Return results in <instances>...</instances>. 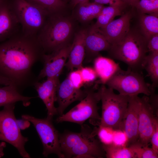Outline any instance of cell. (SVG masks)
Instances as JSON below:
<instances>
[{
	"instance_id": "cell-1",
	"label": "cell",
	"mask_w": 158,
	"mask_h": 158,
	"mask_svg": "<svg viewBox=\"0 0 158 158\" xmlns=\"http://www.w3.org/2000/svg\"><path fill=\"white\" fill-rule=\"evenodd\" d=\"M44 53L37 38L21 31L0 42V74L20 90L38 81L32 71Z\"/></svg>"
},
{
	"instance_id": "cell-2",
	"label": "cell",
	"mask_w": 158,
	"mask_h": 158,
	"mask_svg": "<svg viewBox=\"0 0 158 158\" xmlns=\"http://www.w3.org/2000/svg\"><path fill=\"white\" fill-rule=\"evenodd\" d=\"M79 133L66 131L59 134L62 152L65 158H98L105 157L100 141L87 125H81Z\"/></svg>"
},
{
	"instance_id": "cell-3",
	"label": "cell",
	"mask_w": 158,
	"mask_h": 158,
	"mask_svg": "<svg viewBox=\"0 0 158 158\" xmlns=\"http://www.w3.org/2000/svg\"><path fill=\"white\" fill-rule=\"evenodd\" d=\"M147 40L140 30L131 29L108 51L112 59L123 61L133 70L141 73L148 52Z\"/></svg>"
},
{
	"instance_id": "cell-4",
	"label": "cell",
	"mask_w": 158,
	"mask_h": 158,
	"mask_svg": "<svg viewBox=\"0 0 158 158\" xmlns=\"http://www.w3.org/2000/svg\"><path fill=\"white\" fill-rule=\"evenodd\" d=\"M73 24L69 18L61 13L49 15L37 39L44 53H50L69 44Z\"/></svg>"
},
{
	"instance_id": "cell-5",
	"label": "cell",
	"mask_w": 158,
	"mask_h": 158,
	"mask_svg": "<svg viewBox=\"0 0 158 158\" xmlns=\"http://www.w3.org/2000/svg\"><path fill=\"white\" fill-rule=\"evenodd\" d=\"M97 92L101 101L102 114L97 126L119 129L126 111L130 97L115 94L114 90L102 84Z\"/></svg>"
},
{
	"instance_id": "cell-6",
	"label": "cell",
	"mask_w": 158,
	"mask_h": 158,
	"mask_svg": "<svg viewBox=\"0 0 158 158\" xmlns=\"http://www.w3.org/2000/svg\"><path fill=\"white\" fill-rule=\"evenodd\" d=\"M13 8L25 35L37 38L49 15L44 10L26 0H11Z\"/></svg>"
},
{
	"instance_id": "cell-7",
	"label": "cell",
	"mask_w": 158,
	"mask_h": 158,
	"mask_svg": "<svg viewBox=\"0 0 158 158\" xmlns=\"http://www.w3.org/2000/svg\"><path fill=\"white\" fill-rule=\"evenodd\" d=\"M105 85L120 94L129 96L140 94L149 96L151 93V84L145 82L141 73L129 68L126 71L120 68Z\"/></svg>"
},
{
	"instance_id": "cell-8",
	"label": "cell",
	"mask_w": 158,
	"mask_h": 158,
	"mask_svg": "<svg viewBox=\"0 0 158 158\" xmlns=\"http://www.w3.org/2000/svg\"><path fill=\"white\" fill-rule=\"evenodd\" d=\"M15 105H7L0 111V140L13 146L23 158H30L25 147L28 139L22 135L18 126L14 113Z\"/></svg>"
},
{
	"instance_id": "cell-9",
	"label": "cell",
	"mask_w": 158,
	"mask_h": 158,
	"mask_svg": "<svg viewBox=\"0 0 158 158\" xmlns=\"http://www.w3.org/2000/svg\"><path fill=\"white\" fill-rule=\"evenodd\" d=\"M95 87L88 90L86 96L80 102L65 114L57 117V123L69 122L82 125L87 119L91 123L97 125L101 117L98 112L97 104L100 101Z\"/></svg>"
},
{
	"instance_id": "cell-10",
	"label": "cell",
	"mask_w": 158,
	"mask_h": 158,
	"mask_svg": "<svg viewBox=\"0 0 158 158\" xmlns=\"http://www.w3.org/2000/svg\"><path fill=\"white\" fill-rule=\"evenodd\" d=\"M22 118L31 122L35 128L43 145L44 157L53 154L59 158H65L60 147L59 133L54 127L52 119L37 118L28 114L22 115Z\"/></svg>"
},
{
	"instance_id": "cell-11",
	"label": "cell",
	"mask_w": 158,
	"mask_h": 158,
	"mask_svg": "<svg viewBox=\"0 0 158 158\" xmlns=\"http://www.w3.org/2000/svg\"><path fill=\"white\" fill-rule=\"evenodd\" d=\"M72 47L69 44L50 53L43 54V67L37 77L39 80L45 77H59L65 66Z\"/></svg>"
},
{
	"instance_id": "cell-12",
	"label": "cell",
	"mask_w": 158,
	"mask_h": 158,
	"mask_svg": "<svg viewBox=\"0 0 158 158\" xmlns=\"http://www.w3.org/2000/svg\"><path fill=\"white\" fill-rule=\"evenodd\" d=\"M156 116L149 100V96L144 95L139 98L138 139L137 141L144 146H148L153 131Z\"/></svg>"
},
{
	"instance_id": "cell-13",
	"label": "cell",
	"mask_w": 158,
	"mask_h": 158,
	"mask_svg": "<svg viewBox=\"0 0 158 158\" xmlns=\"http://www.w3.org/2000/svg\"><path fill=\"white\" fill-rule=\"evenodd\" d=\"M21 31L11 0H0V42Z\"/></svg>"
},
{
	"instance_id": "cell-14",
	"label": "cell",
	"mask_w": 158,
	"mask_h": 158,
	"mask_svg": "<svg viewBox=\"0 0 158 158\" xmlns=\"http://www.w3.org/2000/svg\"><path fill=\"white\" fill-rule=\"evenodd\" d=\"M139 98L138 95L130 97L126 111L119 128L127 134L128 147L137 141L138 139Z\"/></svg>"
},
{
	"instance_id": "cell-15",
	"label": "cell",
	"mask_w": 158,
	"mask_h": 158,
	"mask_svg": "<svg viewBox=\"0 0 158 158\" xmlns=\"http://www.w3.org/2000/svg\"><path fill=\"white\" fill-rule=\"evenodd\" d=\"M59 83V77H55L47 78L42 83L37 81L33 85L38 97L46 106L47 111V118L50 119L57 114L54 103L56 101L57 90Z\"/></svg>"
},
{
	"instance_id": "cell-16",
	"label": "cell",
	"mask_w": 158,
	"mask_h": 158,
	"mask_svg": "<svg viewBox=\"0 0 158 158\" xmlns=\"http://www.w3.org/2000/svg\"><path fill=\"white\" fill-rule=\"evenodd\" d=\"M88 91L75 88L68 77L59 83L56 91V101L58 104L56 108L57 114L59 116L62 115L71 104L83 99L86 96Z\"/></svg>"
},
{
	"instance_id": "cell-17",
	"label": "cell",
	"mask_w": 158,
	"mask_h": 158,
	"mask_svg": "<svg viewBox=\"0 0 158 158\" xmlns=\"http://www.w3.org/2000/svg\"><path fill=\"white\" fill-rule=\"evenodd\" d=\"M130 12H127L119 18L113 20L99 30L111 45L122 40L129 31L130 21L132 18Z\"/></svg>"
},
{
	"instance_id": "cell-18",
	"label": "cell",
	"mask_w": 158,
	"mask_h": 158,
	"mask_svg": "<svg viewBox=\"0 0 158 158\" xmlns=\"http://www.w3.org/2000/svg\"><path fill=\"white\" fill-rule=\"evenodd\" d=\"M85 43V52L89 61L98 56L99 52L108 51L111 46L99 29L91 27L87 29Z\"/></svg>"
},
{
	"instance_id": "cell-19",
	"label": "cell",
	"mask_w": 158,
	"mask_h": 158,
	"mask_svg": "<svg viewBox=\"0 0 158 158\" xmlns=\"http://www.w3.org/2000/svg\"><path fill=\"white\" fill-rule=\"evenodd\" d=\"M87 29H81L75 35L72 47L65 66L72 71L74 68L80 69L85 54V40Z\"/></svg>"
},
{
	"instance_id": "cell-20",
	"label": "cell",
	"mask_w": 158,
	"mask_h": 158,
	"mask_svg": "<svg viewBox=\"0 0 158 158\" xmlns=\"http://www.w3.org/2000/svg\"><path fill=\"white\" fill-rule=\"evenodd\" d=\"M94 69L99 79L97 80L95 85H105L107 82L118 70L120 67L119 64L112 59L98 56L94 62Z\"/></svg>"
},
{
	"instance_id": "cell-21",
	"label": "cell",
	"mask_w": 158,
	"mask_h": 158,
	"mask_svg": "<svg viewBox=\"0 0 158 158\" xmlns=\"http://www.w3.org/2000/svg\"><path fill=\"white\" fill-rule=\"evenodd\" d=\"M33 98L23 95L21 90L13 84L0 87V107L18 102H22L24 106L27 107L30 104L31 99Z\"/></svg>"
},
{
	"instance_id": "cell-22",
	"label": "cell",
	"mask_w": 158,
	"mask_h": 158,
	"mask_svg": "<svg viewBox=\"0 0 158 158\" xmlns=\"http://www.w3.org/2000/svg\"><path fill=\"white\" fill-rule=\"evenodd\" d=\"M104 6L94 2H90L89 0L81 2L75 7V17L81 22H89L96 18Z\"/></svg>"
},
{
	"instance_id": "cell-23",
	"label": "cell",
	"mask_w": 158,
	"mask_h": 158,
	"mask_svg": "<svg viewBox=\"0 0 158 158\" xmlns=\"http://www.w3.org/2000/svg\"><path fill=\"white\" fill-rule=\"evenodd\" d=\"M125 6H104L96 18V23L91 27L96 29L104 27L113 20L115 17L122 14Z\"/></svg>"
},
{
	"instance_id": "cell-24",
	"label": "cell",
	"mask_w": 158,
	"mask_h": 158,
	"mask_svg": "<svg viewBox=\"0 0 158 158\" xmlns=\"http://www.w3.org/2000/svg\"><path fill=\"white\" fill-rule=\"evenodd\" d=\"M139 23L140 30L147 40L152 36L158 34V15L140 13Z\"/></svg>"
},
{
	"instance_id": "cell-25",
	"label": "cell",
	"mask_w": 158,
	"mask_h": 158,
	"mask_svg": "<svg viewBox=\"0 0 158 158\" xmlns=\"http://www.w3.org/2000/svg\"><path fill=\"white\" fill-rule=\"evenodd\" d=\"M143 69L147 73L152 84V87L155 89L158 86V53H150L145 57Z\"/></svg>"
},
{
	"instance_id": "cell-26",
	"label": "cell",
	"mask_w": 158,
	"mask_h": 158,
	"mask_svg": "<svg viewBox=\"0 0 158 158\" xmlns=\"http://www.w3.org/2000/svg\"><path fill=\"white\" fill-rule=\"evenodd\" d=\"M43 9L49 15L61 13L66 7V2L62 0H26Z\"/></svg>"
},
{
	"instance_id": "cell-27",
	"label": "cell",
	"mask_w": 158,
	"mask_h": 158,
	"mask_svg": "<svg viewBox=\"0 0 158 158\" xmlns=\"http://www.w3.org/2000/svg\"><path fill=\"white\" fill-rule=\"evenodd\" d=\"M102 145L107 158H136L134 153L129 146H118L112 144Z\"/></svg>"
},
{
	"instance_id": "cell-28",
	"label": "cell",
	"mask_w": 158,
	"mask_h": 158,
	"mask_svg": "<svg viewBox=\"0 0 158 158\" xmlns=\"http://www.w3.org/2000/svg\"><path fill=\"white\" fill-rule=\"evenodd\" d=\"M135 154L136 158H157L158 153L148 146H144L138 142L129 146Z\"/></svg>"
},
{
	"instance_id": "cell-29",
	"label": "cell",
	"mask_w": 158,
	"mask_h": 158,
	"mask_svg": "<svg viewBox=\"0 0 158 158\" xmlns=\"http://www.w3.org/2000/svg\"><path fill=\"white\" fill-rule=\"evenodd\" d=\"M114 130L111 127L99 126L98 127H95L93 130L101 143L108 145L112 143Z\"/></svg>"
},
{
	"instance_id": "cell-30",
	"label": "cell",
	"mask_w": 158,
	"mask_h": 158,
	"mask_svg": "<svg viewBox=\"0 0 158 158\" xmlns=\"http://www.w3.org/2000/svg\"><path fill=\"white\" fill-rule=\"evenodd\" d=\"M135 7L141 13L158 14V0H139Z\"/></svg>"
},
{
	"instance_id": "cell-31",
	"label": "cell",
	"mask_w": 158,
	"mask_h": 158,
	"mask_svg": "<svg viewBox=\"0 0 158 158\" xmlns=\"http://www.w3.org/2000/svg\"><path fill=\"white\" fill-rule=\"evenodd\" d=\"M128 136L123 130L117 129L114 130L112 144L120 147H128Z\"/></svg>"
},
{
	"instance_id": "cell-32",
	"label": "cell",
	"mask_w": 158,
	"mask_h": 158,
	"mask_svg": "<svg viewBox=\"0 0 158 158\" xmlns=\"http://www.w3.org/2000/svg\"><path fill=\"white\" fill-rule=\"evenodd\" d=\"M79 69L84 83H95L98 77L94 68L89 67H82Z\"/></svg>"
},
{
	"instance_id": "cell-33",
	"label": "cell",
	"mask_w": 158,
	"mask_h": 158,
	"mask_svg": "<svg viewBox=\"0 0 158 158\" xmlns=\"http://www.w3.org/2000/svg\"><path fill=\"white\" fill-rule=\"evenodd\" d=\"M68 78L73 86L77 89H80L84 83L80 69L71 72Z\"/></svg>"
},
{
	"instance_id": "cell-34",
	"label": "cell",
	"mask_w": 158,
	"mask_h": 158,
	"mask_svg": "<svg viewBox=\"0 0 158 158\" xmlns=\"http://www.w3.org/2000/svg\"><path fill=\"white\" fill-rule=\"evenodd\" d=\"M152 148L158 153V119L156 117L154 120V127L153 132L150 138Z\"/></svg>"
},
{
	"instance_id": "cell-35",
	"label": "cell",
	"mask_w": 158,
	"mask_h": 158,
	"mask_svg": "<svg viewBox=\"0 0 158 158\" xmlns=\"http://www.w3.org/2000/svg\"><path fill=\"white\" fill-rule=\"evenodd\" d=\"M148 52L150 53H158V34L150 37L147 41Z\"/></svg>"
},
{
	"instance_id": "cell-36",
	"label": "cell",
	"mask_w": 158,
	"mask_h": 158,
	"mask_svg": "<svg viewBox=\"0 0 158 158\" xmlns=\"http://www.w3.org/2000/svg\"><path fill=\"white\" fill-rule=\"evenodd\" d=\"M149 97L150 103L152 107L155 115L158 117V95L155 93V89L151 88V93Z\"/></svg>"
},
{
	"instance_id": "cell-37",
	"label": "cell",
	"mask_w": 158,
	"mask_h": 158,
	"mask_svg": "<svg viewBox=\"0 0 158 158\" xmlns=\"http://www.w3.org/2000/svg\"><path fill=\"white\" fill-rule=\"evenodd\" d=\"M93 2L101 4H109V6H123L126 5L121 0H93Z\"/></svg>"
},
{
	"instance_id": "cell-38",
	"label": "cell",
	"mask_w": 158,
	"mask_h": 158,
	"mask_svg": "<svg viewBox=\"0 0 158 158\" xmlns=\"http://www.w3.org/2000/svg\"><path fill=\"white\" fill-rule=\"evenodd\" d=\"M18 126L20 130H24L28 128L30 125V122L22 118L17 119Z\"/></svg>"
},
{
	"instance_id": "cell-39",
	"label": "cell",
	"mask_w": 158,
	"mask_h": 158,
	"mask_svg": "<svg viewBox=\"0 0 158 158\" xmlns=\"http://www.w3.org/2000/svg\"><path fill=\"white\" fill-rule=\"evenodd\" d=\"M11 84H13L10 80L0 74V85L6 86Z\"/></svg>"
},
{
	"instance_id": "cell-40",
	"label": "cell",
	"mask_w": 158,
	"mask_h": 158,
	"mask_svg": "<svg viewBox=\"0 0 158 158\" xmlns=\"http://www.w3.org/2000/svg\"><path fill=\"white\" fill-rule=\"evenodd\" d=\"M125 5L135 7L139 0H121Z\"/></svg>"
},
{
	"instance_id": "cell-41",
	"label": "cell",
	"mask_w": 158,
	"mask_h": 158,
	"mask_svg": "<svg viewBox=\"0 0 158 158\" xmlns=\"http://www.w3.org/2000/svg\"><path fill=\"white\" fill-rule=\"evenodd\" d=\"M6 146V143L5 142L2 141L0 143V158L3 157L4 155V150Z\"/></svg>"
},
{
	"instance_id": "cell-42",
	"label": "cell",
	"mask_w": 158,
	"mask_h": 158,
	"mask_svg": "<svg viewBox=\"0 0 158 158\" xmlns=\"http://www.w3.org/2000/svg\"><path fill=\"white\" fill-rule=\"evenodd\" d=\"M88 0H71V5L73 8L78 4Z\"/></svg>"
},
{
	"instance_id": "cell-43",
	"label": "cell",
	"mask_w": 158,
	"mask_h": 158,
	"mask_svg": "<svg viewBox=\"0 0 158 158\" xmlns=\"http://www.w3.org/2000/svg\"><path fill=\"white\" fill-rule=\"evenodd\" d=\"M63 1H65V2H66V0H62Z\"/></svg>"
}]
</instances>
